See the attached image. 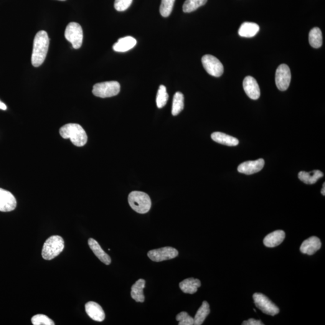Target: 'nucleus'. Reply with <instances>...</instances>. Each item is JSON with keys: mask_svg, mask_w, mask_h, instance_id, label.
I'll return each instance as SVG.
<instances>
[{"mask_svg": "<svg viewBox=\"0 0 325 325\" xmlns=\"http://www.w3.org/2000/svg\"><path fill=\"white\" fill-rule=\"evenodd\" d=\"M207 2V0H186L182 6V10L185 13L192 12L204 6Z\"/></svg>", "mask_w": 325, "mask_h": 325, "instance_id": "bb28decb", "label": "nucleus"}, {"mask_svg": "<svg viewBox=\"0 0 325 325\" xmlns=\"http://www.w3.org/2000/svg\"><path fill=\"white\" fill-rule=\"evenodd\" d=\"M184 100L183 94L179 92L175 93L174 96L173 103H172V115L177 116L183 110L184 107Z\"/></svg>", "mask_w": 325, "mask_h": 325, "instance_id": "a878e982", "label": "nucleus"}, {"mask_svg": "<svg viewBox=\"0 0 325 325\" xmlns=\"http://www.w3.org/2000/svg\"><path fill=\"white\" fill-rule=\"evenodd\" d=\"M169 95L166 92V88L163 85L160 86L156 98L157 108H162L166 105Z\"/></svg>", "mask_w": 325, "mask_h": 325, "instance_id": "cd10ccee", "label": "nucleus"}, {"mask_svg": "<svg viewBox=\"0 0 325 325\" xmlns=\"http://www.w3.org/2000/svg\"><path fill=\"white\" fill-rule=\"evenodd\" d=\"M65 248V242L59 235H53L45 241L43 246L42 255L46 260H52L62 252Z\"/></svg>", "mask_w": 325, "mask_h": 325, "instance_id": "7ed1b4c3", "label": "nucleus"}, {"mask_svg": "<svg viewBox=\"0 0 325 325\" xmlns=\"http://www.w3.org/2000/svg\"><path fill=\"white\" fill-rule=\"evenodd\" d=\"M321 194L325 196V183L323 185V188H322L321 190Z\"/></svg>", "mask_w": 325, "mask_h": 325, "instance_id": "f704fd0d", "label": "nucleus"}, {"mask_svg": "<svg viewBox=\"0 0 325 325\" xmlns=\"http://www.w3.org/2000/svg\"><path fill=\"white\" fill-rule=\"evenodd\" d=\"M88 244L93 253L101 262L105 263L106 265H110L111 263L110 256L105 252V251L101 248V246L95 240L92 238H90L88 240Z\"/></svg>", "mask_w": 325, "mask_h": 325, "instance_id": "f3484780", "label": "nucleus"}, {"mask_svg": "<svg viewBox=\"0 0 325 325\" xmlns=\"http://www.w3.org/2000/svg\"><path fill=\"white\" fill-rule=\"evenodd\" d=\"M121 86L118 81H111L96 83L93 86L92 93L97 97H112L120 92Z\"/></svg>", "mask_w": 325, "mask_h": 325, "instance_id": "39448f33", "label": "nucleus"}, {"mask_svg": "<svg viewBox=\"0 0 325 325\" xmlns=\"http://www.w3.org/2000/svg\"><path fill=\"white\" fill-rule=\"evenodd\" d=\"M65 37L72 44L74 49H79L83 40V32L81 25L77 22H71L66 28Z\"/></svg>", "mask_w": 325, "mask_h": 325, "instance_id": "423d86ee", "label": "nucleus"}, {"mask_svg": "<svg viewBox=\"0 0 325 325\" xmlns=\"http://www.w3.org/2000/svg\"><path fill=\"white\" fill-rule=\"evenodd\" d=\"M290 68L286 64L279 65L276 71L275 82L279 90L285 91L290 86L291 81Z\"/></svg>", "mask_w": 325, "mask_h": 325, "instance_id": "9d476101", "label": "nucleus"}, {"mask_svg": "<svg viewBox=\"0 0 325 325\" xmlns=\"http://www.w3.org/2000/svg\"><path fill=\"white\" fill-rule=\"evenodd\" d=\"M175 0H162L160 12L162 17H168L171 15Z\"/></svg>", "mask_w": 325, "mask_h": 325, "instance_id": "c85d7f7f", "label": "nucleus"}, {"mask_svg": "<svg viewBox=\"0 0 325 325\" xmlns=\"http://www.w3.org/2000/svg\"><path fill=\"white\" fill-rule=\"evenodd\" d=\"M176 320L179 322V325H194V319L190 316L187 312H181L176 316Z\"/></svg>", "mask_w": 325, "mask_h": 325, "instance_id": "7c9ffc66", "label": "nucleus"}, {"mask_svg": "<svg viewBox=\"0 0 325 325\" xmlns=\"http://www.w3.org/2000/svg\"><path fill=\"white\" fill-rule=\"evenodd\" d=\"M212 139L218 144H225V145L229 146H235L238 145V139L234 138L233 136L228 135L221 132H215L212 134Z\"/></svg>", "mask_w": 325, "mask_h": 325, "instance_id": "aec40b11", "label": "nucleus"}, {"mask_svg": "<svg viewBox=\"0 0 325 325\" xmlns=\"http://www.w3.org/2000/svg\"><path fill=\"white\" fill-rule=\"evenodd\" d=\"M137 40L131 36L122 37L113 45V49L116 52H126L136 46Z\"/></svg>", "mask_w": 325, "mask_h": 325, "instance_id": "a211bd4d", "label": "nucleus"}, {"mask_svg": "<svg viewBox=\"0 0 325 325\" xmlns=\"http://www.w3.org/2000/svg\"><path fill=\"white\" fill-rule=\"evenodd\" d=\"M253 299L256 307L263 313L274 316L279 313L278 307L263 294L255 293L253 294Z\"/></svg>", "mask_w": 325, "mask_h": 325, "instance_id": "0eeeda50", "label": "nucleus"}, {"mask_svg": "<svg viewBox=\"0 0 325 325\" xmlns=\"http://www.w3.org/2000/svg\"><path fill=\"white\" fill-rule=\"evenodd\" d=\"M286 237L285 232L283 230H276L266 236L263 243L266 247L274 248L281 245Z\"/></svg>", "mask_w": 325, "mask_h": 325, "instance_id": "dca6fc26", "label": "nucleus"}, {"mask_svg": "<svg viewBox=\"0 0 325 325\" xmlns=\"http://www.w3.org/2000/svg\"><path fill=\"white\" fill-rule=\"evenodd\" d=\"M32 322L34 325H54V322L46 315L37 314L32 318Z\"/></svg>", "mask_w": 325, "mask_h": 325, "instance_id": "c756f323", "label": "nucleus"}, {"mask_svg": "<svg viewBox=\"0 0 325 325\" xmlns=\"http://www.w3.org/2000/svg\"><path fill=\"white\" fill-rule=\"evenodd\" d=\"M133 0H115L114 6L117 11L123 12L129 8Z\"/></svg>", "mask_w": 325, "mask_h": 325, "instance_id": "2f4dec72", "label": "nucleus"}, {"mask_svg": "<svg viewBox=\"0 0 325 325\" xmlns=\"http://www.w3.org/2000/svg\"><path fill=\"white\" fill-rule=\"evenodd\" d=\"M179 255V251L176 249L166 246V247L157 249L149 251L148 256L152 261L155 262L171 260Z\"/></svg>", "mask_w": 325, "mask_h": 325, "instance_id": "1a4fd4ad", "label": "nucleus"}, {"mask_svg": "<svg viewBox=\"0 0 325 325\" xmlns=\"http://www.w3.org/2000/svg\"><path fill=\"white\" fill-rule=\"evenodd\" d=\"M86 313L96 322H103L105 319V313L102 307L95 302H89L85 305Z\"/></svg>", "mask_w": 325, "mask_h": 325, "instance_id": "4468645a", "label": "nucleus"}, {"mask_svg": "<svg viewBox=\"0 0 325 325\" xmlns=\"http://www.w3.org/2000/svg\"><path fill=\"white\" fill-rule=\"evenodd\" d=\"M128 200L131 209L140 214L148 213L151 209V198L146 193L132 192L128 195Z\"/></svg>", "mask_w": 325, "mask_h": 325, "instance_id": "20e7f679", "label": "nucleus"}, {"mask_svg": "<svg viewBox=\"0 0 325 325\" xmlns=\"http://www.w3.org/2000/svg\"><path fill=\"white\" fill-rule=\"evenodd\" d=\"M59 133L63 139H70L76 146H83L87 143V134L79 124H66L60 128Z\"/></svg>", "mask_w": 325, "mask_h": 325, "instance_id": "f03ea898", "label": "nucleus"}, {"mask_svg": "<svg viewBox=\"0 0 325 325\" xmlns=\"http://www.w3.org/2000/svg\"><path fill=\"white\" fill-rule=\"evenodd\" d=\"M260 27L254 22H244L238 30V35L244 37H253L258 34Z\"/></svg>", "mask_w": 325, "mask_h": 325, "instance_id": "412c9836", "label": "nucleus"}, {"mask_svg": "<svg viewBox=\"0 0 325 325\" xmlns=\"http://www.w3.org/2000/svg\"><path fill=\"white\" fill-rule=\"evenodd\" d=\"M243 86L246 95L252 100H258L260 96V89L257 81L251 76H247L243 80Z\"/></svg>", "mask_w": 325, "mask_h": 325, "instance_id": "f8f14e48", "label": "nucleus"}, {"mask_svg": "<svg viewBox=\"0 0 325 325\" xmlns=\"http://www.w3.org/2000/svg\"><path fill=\"white\" fill-rule=\"evenodd\" d=\"M324 174L319 170L307 172L301 171L298 174L299 180L307 184H313L318 181V180L323 177Z\"/></svg>", "mask_w": 325, "mask_h": 325, "instance_id": "5701e85b", "label": "nucleus"}, {"mask_svg": "<svg viewBox=\"0 0 325 325\" xmlns=\"http://www.w3.org/2000/svg\"><path fill=\"white\" fill-rule=\"evenodd\" d=\"M201 286V283L198 279L193 278L184 279L180 283V289L184 293L194 294L197 293L198 289Z\"/></svg>", "mask_w": 325, "mask_h": 325, "instance_id": "6ab92c4d", "label": "nucleus"}, {"mask_svg": "<svg viewBox=\"0 0 325 325\" xmlns=\"http://www.w3.org/2000/svg\"><path fill=\"white\" fill-rule=\"evenodd\" d=\"M59 1H66V0H59Z\"/></svg>", "mask_w": 325, "mask_h": 325, "instance_id": "c9c22d12", "label": "nucleus"}, {"mask_svg": "<svg viewBox=\"0 0 325 325\" xmlns=\"http://www.w3.org/2000/svg\"><path fill=\"white\" fill-rule=\"evenodd\" d=\"M309 42L312 47L319 48L323 43V37L321 30L318 27H314L309 34Z\"/></svg>", "mask_w": 325, "mask_h": 325, "instance_id": "393cba45", "label": "nucleus"}, {"mask_svg": "<svg viewBox=\"0 0 325 325\" xmlns=\"http://www.w3.org/2000/svg\"><path fill=\"white\" fill-rule=\"evenodd\" d=\"M322 243L318 237H311L302 243L300 248L301 252L304 254L312 255L321 249Z\"/></svg>", "mask_w": 325, "mask_h": 325, "instance_id": "2eb2a0df", "label": "nucleus"}, {"mask_svg": "<svg viewBox=\"0 0 325 325\" xmlns=\"http://www.w3.org/2000/svg\"><path fill=\"white\" fill-rule=\"evenodd\" d=\"M50 39L47 33L41 30L36 35L32 55V63L35 67H39L44 63L49 48Z\"/></svg>", "mask_w": 325, "mask_h": 325, "instance_id": "f257e3e1", "label": "nucleus"}, {"mask_svg": "<svg viewBox=\"0 0 325 325\" xmlns=\"http://www.w3.org/2000/svg\"><path fill=\"white\" fill-rule=\"evenodd\" d=\"M17 204V200L12 193L0 188V212H11L15 209Z\"/></svg>", "mask_w": 325, "mask_h": 325, "instance_id": "9b49d317", "label": "nucleus"}, {"mask_svg": "<svg viewBox=\"0 0 325 325\" xmlns=\"http://www.w3.org/2000/svg\"><path fill=\"white\" fill-rule=\"evenodd\" d=\"M0 109L2 110H6L7 109V106L6 105H5L4 103L1 102V101H0Z\"/></svg>", "mask_w": 325, "mask_h": 325, "instance_id": "72a5a7b5", "label": "nucleus"}, {"mask_svg": "<svg viewBox=\"0 0 325 325\" xmlns=\"http://www.w3.org/2000/svg\"><path fill=\"white\" fill-rule=\"evenodd\" d=\"M210 313V306L207 301L202 302V306H200L199 309L197 312L196 315L194 317V325H200L204 323V322Z\"/></svg>", "mask_w": 325, "mask_h": 325, "instance_id": "b1692460", "label": "nucleus"}, {"mask_svg": "<svg viewBox=\"0 0 325 325\" xmlns=\"http://www.w3.org/2000/svg\"><path fill=\"white\" fill-rule=\"evenodd\" d=\"M265 161L263 159H260L255 161H248L243 162L238 167V171L240 173L246 175H252L257 173L265 166Z\"/></svg>", "mask_w": 325, "mask_h": 325, "instance_id": "ddd939ff", "label": "nucleus"}, {"mask_svg": "<svg viewBox=\"0 0 325 325\" xmlns=\"http://www.w3.org/2000/svg\"><path fill=\"white\" fill-rule=\"evenodd\" d=\"M243 325H263L264 324L258 320L253 319H250L248 321H244L242 324Z\"/></svg>", "mask_w": 325, "mask_h": 325, "instance_id": "473e14b6", "label": "nucleus"}, {"mask_svg": "<svg viewBox=\"0 0 325 325\" xmlns=\"http://www.w3.org/2000/svg\"><path fill=\"white\" fill-rule=\"evenodd\" d=\"M202 63L205 71L210 75L215 77H219L223 74V66L217 57L212 55L207 54L202 58Z\"/></svg>", "mask_w": 325, "mask_h": 325, "instance_id": "6e6552de", "label": "nucleus"}, {"mask_svg": "<svg viewBox=\"0 0 325 325\" xmlns=\"http://www.w3.org/2000/svg\"><path fill=\"white\" fill-rule=\"evenodd\" d=\"M145 287V281L140 279L131 287V296L134 301L138 302H144V289Z\"/></svg>", "mask_w": 325, "mask_h": 325, "instance_id": "4be33fe9", "label": "nucleus"}]
</instances>
